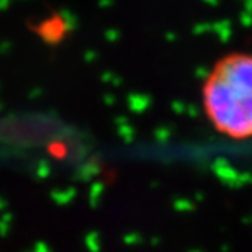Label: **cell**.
I'll use <instances>...</instances> for the list:
<instances>
[{"instance_id":"6da1fadb","label":"cell","mask_w":252,"mask_h":252,"mask_svg":"<svg viewBox=\"0 0 252 252\" xmlns=\"http://www.w3.org/2000/svg\"><path fill=\"white\" fill-rule=\"evenodd\" d=\"M201 103L216 133L234 141L252 139V54L220 58L201 85Z\"/></svg>"}]
</instances>
